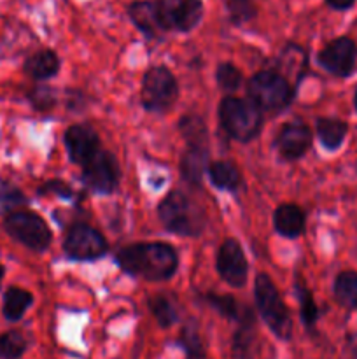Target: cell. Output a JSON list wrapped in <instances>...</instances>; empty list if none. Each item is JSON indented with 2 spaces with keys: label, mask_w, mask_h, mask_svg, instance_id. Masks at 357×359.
<instances>
[{
  "label": "cell",
  "mask_w": 357,
  "mask_h": 359,
  "mask_svg": "<svg viewBox=\"0 0 357 359\" xmlns=\"http://www.w3.org/2000/svg\"><path fill=\"white\" fill-rule=\"evenodd\" d=\"M122 272L146 280H168L178 269V256L164 242H136L115 255Z\"/></svg>",
  "instance_id": "6da1fadb"
},
{
  "label": "cell",
  "mask_w": 357,
  "mask_h": 359,
  "mask_svg": "<svg viewBox=\"0 0 357 359\" xmlns=\"http://www.w3.org/2000/svg\"><path fill=\"white\" fill-rule=\"evenodd\" d=\"M158 216L163 226L182 237H200L206 226V216L184 193L172 191L158 205Z\"/></svg>",
  "instance_id": "7a4b0ae2"
},
{
  "label": "cell",
  "mask_w": 357,
  "mask_h": 359,
  "mask_svg": "<svg viewBox=\"0 0 357 359\" xmlns=\"http://www.w3.org/2000/svg\"><path fill=\"white\" fill-rule=\"evenodd\" d=\"M254 297L259 314L273 335L280 340H289L293 337V319L289 309L266 273H259L255 277Z\"/></svg>",
  "instance_id": "3957f363"
},
{
  "label": "cell",
  "mask_w": 357,
  "mask_h": 359,
  "mask_svg": "<svg viewBox=\"0 0 357 359\" xmlns=\"http://www.w3.org/2000/svg\"><path fill=\"white\" fill-rule=\"evenodd\" d=\"M219 121L224 132L238 142H248L262 128V114L251 100L224 97L219 104Z\"/></svg>",
  "instance_id": "277c9868"
},
{
  "label": "cell",
  "mask_w": 357,
  "mask_h": 359,
  "mask_svg": "<svg viewBox=\"0 0 357 359\" xmlns=\"http://www.w3.org/2000/svg\"><path fill=\"white\" fill-rule=\"evenodd\" d=\"M248 100L268 112H282L294 98V88L276 70H261L247 83Z\"/></svg>",
  "instance_id": "5b68a950"
},
{
  "label": "cell",
  "mask_w": 357,
  "mask_h": 359,
  "mask_svg": "<svg viewBox=\"0 0 357 359\" xmlns=\"http://www.w3.org/2000/svg\"><path fill=\"white\" fill-rule=\"evenodd\" d=\"M4 230L13 241L35 252H44L51 245L52 233L48 223L30 210H18L4 217Z\"/></svg>",
  "instance_id": "8992f818"
},
{
  "label": "cell",
  "mask_w": 357,
  "mask_h": 359,
  "mask_svg": "<svg viewBox=\"0 0 357 359\" xmlns=\"http://www.w3.org/2000/svg\"><path fill=\"white\" fill-rule=\"evenodd\" d=\"M142 105L149 112H167L178 98V86L174 74L163 65L150 67L142 81Z\"/></svg>",
  "instance_id": "52a82bcc"
},
{
  "label": "cell",
  "mask_w": 357,
  "mask_h": 359,
  "mask_svg": "<svg viewBox=\"0 0 357 359\" xmlns=\"http://www.w3.org/2000/svg\"><path fill=\"white\" fill-rule=\"evenodd\" d=\"M161 32L177 30L186 34L198 27L203 18L202 0H154Z\"/></svg>",
  "instance_id": "ba28073f"
},
{
  "label": "cell",
  "mask_w": 357,
  "mask_h": 359,
  "mask_svg": "<svg viewBox=\"0 0 357 359\" xmlns=\"http://www.w3.org/2000/svg\"><path fill=\"white\" fill-rule=\"evenodd\" d=\"M63 251L74 262H93L107 252L104 235L84 223H76L69 228L63 238Z\"/></svg>",
  "instance_id": "9c48e42d"
},
{
  "label": "cell",
  "mask_w": 357,
  "mask_h": 359,
  "mask_svg": "<svg viewBox=\"0 0 357 359\" xmlns=\"http://www.w3.org/2000/svg\"><path fill=\"white\" fill-rule=\"evenodd\" d=\"M317 63L328 74L336 77L352 76L357 63V44L350 37H336L317 55Z\"/></svg>",
  "instance_id": "30bf717a"
},
{
  "label": "cell",
  "mask_w": 357,
  "mask_h": 359,
  "mask_svg": "<svg viewBox=\"0 0 357 359\" xmlns=\"http://www.w3.org/2000/svg\"><path fill=\"white\" fill-rule=\"evenodd\" d=\"M83 181L98 195H111L119 182V167L108 151H98L83 167Z\"/></svg>",
  "instance_id": "8fae6325"
},
{
  "label": "cell",
  "mask_w": 357,
  "mask_h": 359,
  "mask_svg": "<svg viewBox=\"0 0 357 359\" xmlns=\"http://www.w3.org/2000/svg\"><path fill=\"white\" fill-rule=\"evenodd\" d=\"M217 273L231 287H241L247 283V258L241 245L233 238H226L217 251Z\"/></svg>",
  "instance_id": "7c38bea8"
},
{
  "label": "cell",
  "mask_w": 357,
  "mask_h": 359,
  "mask_svg": "<svg viewBox=\"0 0 357 359\" xmlns=\"http://www.w3.org/2000/svg\"><path fill=\"white\" fill-rule=\"evenodd\" d=\"M65 147L70 161L84 167L100 151V140L91 126L72 125L65 132Z\"/></svg>",
  "instance_id": "4fadbf2b"
},
{
  "label": "cell",
  "mask_w": 357,
  "mask_h": 359,
  "mask_svg": "<svg viewBox=\"0 0 357 359\" xmlns=\"http://www.w3.org/2000/svg\"><path fill=\"white\" fill-rule=\"evenodd\" d=\"M312 139V130L304 123H287L280 128L275 146L286 160H300L310 149Z\"/></svg>",
  "instance_id": "5bb4252c"
},
{
  "label": "cell",
  "mask_w": 357,
  "mask_h": 359,
  "mask_svg": "<svg viewBox=\"0 0 357 359\" xmlns=\"http://www.w3.org/2000/svg\"><path fill=\"white\" fill-rule=\"evenodd\" d=\"M276 72L296 88L307 74V51L298 44H287L279 55Z\"/></svg>",
  "instance_id": "9a60e30c"
},
{
  "label": "cell",
  "mask_w": 357,
  "mask_h": 359,
  "mask_svg": "<svg viewBox=\"0 0 357 359\" xmlns=\"http://www.w3.org/2000/svg\"><path fill=\"white\" fill-rule=\"evenodd\" d=\"M273 226L276 233L286 238H298L303 235L304 226V212L294 203H282L273 212Z\"/></svg>",
  "instance_id": "2e32d148"
},
{
  "label": "cell",
  "mask_w": 357,
  "mask_h": 359,
  "mask_svg": "<svg viewBox=\"0 0 357 359\" xmlns=\"http://www.w3.org/2000/svg\"><path fill=\"white\" fill-rule=\"evenodd\" d=\"M209 165L206 146H188L181 158V174L191 186H202L203 174L209 170Z\"/></svg>",
  "instance_id": "e0dca14e"
},
{
  "label": "cell",
  "mask_w": 357,
  "mask_h": 359,
  "mask_svg": "<svg viewBox=\"0 0 357 359\" xmlns=\"http://www.w3.org/2000/svg\"><path fill=\"white\" fill-rule=\"evenodd\" d=\"M24 74L34 81H48L59 70V58L51 49H41L24 60Z\"/></svg>",
  "instance_id": "ac0fdd59"
},
{
  "label": "cell",
  "mask_w": 357,
  "mask_h": 359,
  "mask_svg": "<svg viewBox=\"0 0 357 359\" xmlns=\"http://www.w3.org/2000/svg\"><path fill=\"white\" fill-rule=\"evenodd\" d=\"M128 14L130 20L133 21V25H135L146 37L153 39L156 37L158 32H161L156 7H154V2H150V0H139V2H133L132 6L128 7Z\"/></svg>",
  "instance_id": "d6986e66"
},
{
  "label": "cell",
  "mask_w": 357,
  "mask_h": 359,
  "mask_svg": "<svg viewBox=\"0 0 357 359\" xmlns=\"http://www.w3.org/2000/svg\"><path fill=\"white\" fill-rule=\"evenodd\" d=\"M315 130H317L318 142L322 144L324 149L338 151L343 146V142H345V137L349 133V125L336 118H318Z\"/></svg>",
  "instance_id": "ffe728a7"
},
{
  "label": "cell",
  "mask_w": 357,
  "mask_h": 359,
  "mask_svg": "<svg viewBox=\"0 0 357 359\" xmlns=\"http://www.w3.org/2000/svg\"><path fill=\"white\" fill-rule=\"evenodd\" d=\"M34 304V294L30 291L23 290V287L10 286L7 287L4 293V304H2V314L7 321L16 323L27 314L28 309Z\"/></svg>",
  "instance_id": "44dd1931"
},
{
  "label": "cell",
  "mask_w": 357,
  "mask_h": 359,
  "mask_svg": "<svg viewBox=\"0 0 357 359\" xmlns=\"http://www.w3.org/2000/svg\"><path fill=\"white\" fill-rule=\"evenodd\" d=\"M209 177L216 188L224 191H237L241 184V175L238 172L237 165L231 161H212L209 165Z\"/></svg>",
  "instance_id": "7402d4cb"
},
{
  "label": "cell",
  "mask_w": 357,
  "mask_h": 359,
  "mask_svg": "<svg viewBox=\"0 0 357 359\" xmlns=\"http://www.w3.org/2000/svg\"><path fill=\"white\" fill-rule=\"evenodd\" d=\"M332 294L346 311H357V272L346 270L338 273L332 284Z\"/></svg>",
  "instance_id": "603a6c76"
},
{
  "label": "cell",
  "mask_w": 357,
  "mask_h": 359,
  "mask_svg": "<svg viewBox=\"0 0 357 359\" xmlns=\"http://www.w3.org/2000/svg\"><path fill=\"white\" fill-rule=\"evenodd\" d=\"M294 293H296L298 304H300L301 323H303L308 330H314L315 325H317L321 312H318L317 304H315L314 294H312V291L308 290V286L304 284V280L301 279V277H296V280H294Z\"/></svg>",
  "instance_id": "cb8c5ba5"
},
{
  "label": "cell",
  "mask_w": 357,
  "mask_h": 359,
  "mask_svg": "<svg viewBox=\"0 0 357 359\" xmlns=\"http://www.w3.org/2000/svg\"><path fill=\"white\" fill-rule=\"evenodd\" d=\"M205 302L214 309V311L219 312L220 316L227 319H233V321L241 323L247 316H251V312L241 311V307L238 305V302L233 297H227V294H214L206 293Z\"/></svg>",
  "instance_id": "d4e9b609"
},
{
  "label": "cell",
  "mask_w": 357,
  "mask_h": 359,
  "mask_svg": "<svg viewBox=\"0 0 357 359\" xmlns=\"http://www.w3.org/2000/svg\"><path fill=\"white\" fill-rule=\"evenodd\" d=\"M178 130L188 140V146H206V139H209V132H206V125L200 116L188 114L178 121Z\"/></svg>",
  "instance_id": "484cf974"
},
{
  "label": "cell",
  "mask_w": 357,
  "mask_h": 359,
  "mask_svg": "<svg viewBox=\"0 0 357 359\" xmlns=\"http://www.w3.org/2000/svg\"><path fill=\"white\" fill-rule=\"evenodd\" d=\"M27 203L28 198L18 186L0 179V214L2 216H9V214L18 212Z\"/></svg>",
  "instance_id": "4316f807"
},
{
  "label": "cell",
  "mask_w": 357,
  "mask_h": 359,
  "mask_svg": "<svg viewBox=\"0 0 357 359\" xmlns=\"http://www.w3.org/2000/svg\"><path fill=\"white\" fill-rule=\"evenodd\" d=\"M178 346L184 349L189 359L205 358V346H203L202 337H200L198 330H196V325H192V323H189V325L182 328L181 337H178Z\"/></svg>",
  "instance_id": "83f0119b"
},
{
  "label": "cell",
  "mask_w": 357,
  "mask_h": 359,
  "mask_svg": "<svg viewBox=\"0 0 357 359\" xmlns=\"http://www.w3.org/2000/svg\"><path fill=\"white\" fill-rule=\"evenodd\" d=\"M149 311L163 328H170L178 321V312L167 297H153L149 300Z\"/></svg>",
  "instance_id": "f1b7e54d"
},
{
  "label": "cell",
  "mask_w": 357,
  "mask_h": 359,
  "mask_svg": "<svg viewBox=\"0 0 357 359\" xmlns=\"http://www.w3.org/2000/svg\"><path fill=\"white\" fill-rule=\"evenodd\" d=\"M27 351V340L20 332L0 335V359H20Z\"/></svg>",
  "instance_id": "f546056e"
},
{
  "label": "cell",
  "mask_w": 357,
  "mask_h": 359,
  "mask_svg": "<svg viewBox=\"0 0 357 359\" xmlns=\"http://www.w3.org/2000/svg\"><path fill=\"white\" fill-rule=\"evenodd\" d=\"M216 79L224 91H237L244 81V76L233 63H220L216 70Z\"/></svg>",
  "instance_id": "4dcf8cb0"
},
{
  "label": "cell",
  "mask_w": 357,
  "mask_h": 359,
  "mask_svg": "<svg viewBox=\"0 0 357 359\" xmlns=\"http://www.w3.org/2000/svg\"><path fill=\"white\" fill-rule=\"evenodd\" d=\"M28 102L31 104V107L38 112H46L56 104V97L55 91L51 90L49 86H35L34 90L28 93Z\"/></svg>",
  "instance_id": "1f68e13d"
},
{
  "label": "cell",
  "mask_w": 357,
  "mask_h": 359,
  "mask_svg": "<svg viewBox=\"0 0 357 359\" xmlns=\"http://www.w3.org/2000/svg\"><path fill=\"white\" fill-rule=\"evenodd\" d=\"M230 18L234 25H241L245 21H251L255 16V7L251 0H226Z\"/></svg>",
  "instance_id": "d6a6232c"
},
{
  "label": "cell",
  "mask_w": 357,
  "mask_h": 359,
  "mask_svg": "<svg viewBox=\"0 0 357 359\" xmlns=\"http://www.w3.org/2000/svg\"><path fill=\"white\" fill-rule=\"evenodd\" d=\"M37 195L38 196L56 195V196H62V198H72L74 191L69 184H65V182L59 181V179H51V181H46L44 184L38 186Z\"/></svg>",
  "instance_id": "836d02e7"
},
{
  "label": "cell",
  "mask_w": 357,
  "mask_h": 359,
  "mask_svg": "<svg viewBox=\"0 0 357 359\" xmlns=\"http://www.w3.org/2000/svg\"><path fill=\"white\" fill-rule=\"evenodd\" d=\"M356 2L357 0H326V4L335 11H346L350 7H354Z\"/></svg>",
  "instance_id": "e575fe53"
},
{
  "label": "cell",
  "mask_w": 357,
  "mask_h": 359,
  "mask_svg": "<svg viewBox=\"0 0 357 359\" xmlns=\"http://www.w3.org/2000/svg\"><path fill=\"white\" fill-rule=\"evenodd\" d=\"M349 353L352 354L354 359H357V333H352L349 337Z\"/></svg>",
  "instance_id": "d590c367"
},
{
  "label": "cell",
  "mask_w": 357,
  "mask_h": 359,
  "mask_svg": "<svg viewBox=\"0 0 357 359\" xmlns=\"http://www.w3.org/2000/svg\"><path fill=\"white\" fill-rule=\"evenodd\" d=\"M4 276H6V266L0 263V287H2V280H4Z\"/></svg>",
  "instance_id": "8d00e7d4"
},
{
  "label": "cell",
  "mask_w": 357,
  "mask_h": 359,
  "mask_svg": "<svg viewBox=\"0 0 357 359\" xmlns=\"http://www.w3.org/2000/svg\"><path fill=\"white\" fill-rule=\"evenodd\" d=\"M354 109H356V112H357V88H356V91H354Z\"/></svg>",
  "instance_id": "74e56055"
}]
</instances>
